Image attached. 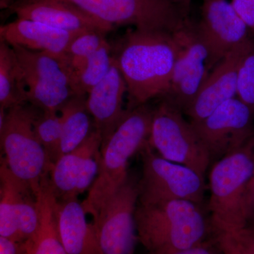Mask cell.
<instances>
[{
    "label": "cell",
    "mask_w": 254,
    "mask_h": 254,
    "mask_svg": "<svg viewBox=\"0 0 254 254\" xmlns=\"http://www.w3.org/2000/svg\"><path fill=\"white\" fill-rule=\"evenodd\" d=\"M177 53L173 33L137 28L127 32L113 55L126 82L127 110L166 95Z\"/></svg>",
    "instance_id": "cell-1"
},
{
    "label": "cell",
    "mask_w": 254,
    "mask_h": 254,
    "mask_svg": "<svg viewBox=\"0 0 254 254\" xmlns=\"http://www.w3.org/2000/svg\"><path fill=\"white\" fill-rule=\"evenodd\" d=\"M128 110L123 122L102 143L99 173L82 202L93 220L126 182L128 160L149 140L155 110L145 104Z\"/></svg>",
    "instance_id": "cell-2"
},
{
    "label": "cell",
    "mask_w": 254,
    "mask_h": 254,
    "mask_svg": "<svg viewBox=\"0 0 254 254\" xmlns=\"http://www.w3.org/2000/svg\"><path fill=\"white\" fill-rule=\"evenodd\" d=\"M138 240L152 254H172L203 243L208 225L200 205L172 200L137 205Z\"/></svg>",
    "instance_id": "cell-3"
},
{
    "label": "cell",
    "mask_w": 254,
    "mask_h": 254,
    "mask_svg": "<svg viewBox=\"0 0 254 254\" xmlns=\"http://www.w3.org/2000/svg\"><path fill=\"white\" fill-rule=\"evenodd\" d=\"M254 170V136L219 159L210 170L209 209L217 233H236L248 225L245 195Z\"/></svg>",
    "instance_id": "cell-4"
},
{
    "label": "cell",
    "mask_w": 254,
    "mask_h": 254,
    "mask_svg": "<svg viewBox=\"0 0 254 254\" xmlns=\"http://www.w3.org/2000/svg\"><path fill=\"white\" fill-rule=\"evenodd\" d=\"M36 108L26 104L6 110L0 126L1 148L5 163L14 177L38 193L42 183L49 177L51 164L35 133Z\"/></svg>",
    "instance_id": "cell-5"
},
{
    "label": "cell",
    "mask_w": 254,
    "mask_h": 254,
    "mask_svg": "<svg viewBox=\"0 0 254 254\" xmlns=\"http://www.w3.org/2000/svg\"><path fill=\"white\" fill-rule=\"evenodd\" d=\"M70 3L103 22L175 33L189 23L187 10L169 0H58Z\"/></svg>",
    "instance_id": "cell-6"
},
{
    "label": "cell",
    "mask_w": 254,
    "mask_h": 254,
    "mask_svg": "<svg viewBox=\"0 0 254 254\" xmlns=\"http://www.w3.org/2000/svg\"><path fill=\"white\" fill-rule=\"evenodd\" d=\"M148 143L163 158L205 177L211 162L208 150L182 112L166 102L154 110Z\"/></svg>",
    "instance_id": "cell-7"
},
{
    "label": "cell",
    "mask_w": 254,
    "mask_h": 254,
    "mask_svg": "<svg viewBox=\"0 0 254 254\" xmlns=\"http://www.w3.org/2000/svg\"><path fill=\"white\" fill-rule=\"evenodd\" d=\"M141 152L143 177L139 184V203L184 200L202 203L204 177L188 167L163 158L153 151L148 143Z\"/></svg>",
    "instance_id": "cell-8"
},
{
    "label": "cell",
    "mask_w": 254,
    "mask_h": 254,
    "mask_svg": "<svg viewBox=\"0 0 254 254\" xmlns=\"http://www.w3.org/2000/svg\"><path fill=\"white\" fill-rule=\"evenodd\" d=\"M177 46L176 60L170 89L164 101L186 113L212 71L208 50L189 22L173 33Z\"/></svg>",
    "instance_id": "cell-9"
},
{
    "label": "cell",
    "mask_w": 254,
    "mask_h": 254,
    "mask_svg": "<svg viewBox=\"0 0 254 254\" xmlns=\"http://www.w3.org/2000/svg\"><path fill=\"white\" fill-rule=\"evenodd\" d=\"M11 46L27 88L28 103L45 111L60 112L73 95L61 60L46 52Z\"/></svg>",
    "instance_id": "cell-10"
},
{
    "label": "cell",
    "mask_w": 254,
    "mask_h": 254,
    "mask_svg": "<svg viewBox=\"0 0 254 254\" xmlns=\"http://www.w3.org/2000/svg\"><path fill=\"white\" fill-rule=\"evenodd\" d=\"M139 185L127 178L93 219L100 254H134L137 235L135 213Z\"/></svg>",
    "instance_id": "cell-11"
},
{
    "label": "cell",
    "mask_w": 254,
    "mask_h": 254,
    "mask_svg": "<svg viewBox=\"0 0 254 254\" xmlns=\"http://www.w3.org/2000/svg\"><path fill=\"white\" fill-rule=\"evenodd\" d=\"M190 124L211 160L222 158L254 136V113L237 97L225 102L199 123Z\"/></svg>",
    "instance_id": "cell-12"
},
{
    "label": "cell",
    "mask_w": 254,
    "mask_h": 254,
    "mask_svg": "<svg viewBox=\"0 0 254 254\" xmlns=\"http://www.w3.org/2000/svg\"><path fill=\"white\" fill-rule=\"evenodd\" d=\"M101 145V135L94 128L82 144L51 165L49 182L58 200L77 198L89 190L99 173Z\"/></svg>",
    "instance_id": "cell-13"
},
{
    "label": "cell",
    "mask_w": 254,
    "mask_h": 254,
    "mask_svg": "<svg viewBox=\"0 0 254 254\" xmlns=\"http://www.w3.org/2000/svg\"><path fill=\"white\" fill-rule=\"evenodd\" d=\"M195 27L208 50L212 70L232 50L253 40L250 28L227 0H203Z\"/></svg>",
    "instance_id": "cell-14"
},
{
    "label": "cell",
    "mask_w": 254,
    "mask_h": 254,
    "mask_svg": "<svg viewBox=\"0 0 254 254\" xmlns=\"http://www.w3.org/2000/svg\"><path fill=\"white\" fill-rule=\"evenodd\" d=\"M254 40L228 53L213 68L186 114L190 123L204 120L225 102L236 98L239 66Z\"/></svg>",
    "instance_id": "cell-15"
},
{
    "label": "cell",
    "mask_w": 254,
    "mask_h": 254,
    "mask_svg": "<svg viewBox=\"0 0 254 254\" xmlns=\"http://www.w3.org/2000/svg\"><path fill=\"white\" fill-rule=\"evenodd\" d=\"M13 11L18 18L38 21L75 34L91 31L108 33L114 28L75 5L58 0H23Z\"/></svg>",
    "instance_id": "cell-16"
},
{
    "label": "cell",
    "mask_w": 254,
    "mask_h": 254,
    "mask_svg": "<svg viewBox=\"0 0 254 254\" xmlns=\"http://www.w3.org/2000/svg\"><path fill=\"white\" fill-rule=\"evenodd\" d=\"M126 93V82L114 58L109 72L92 88L86 98L87 108L95 129L101 135L102 143L113 133L128 113V110L123 107Z\"/></svg>",
    "instance_id": "cell-17"
},
{
    "label": "cell",
    "mask_w": 254,
    "mask_h": 254,
    "mask_svg": "<svg viewBox=\"0 0 254 254\" xmlns=\"http://www.w3.org/2000/svg\"><path fill=\"white\" fill-rule=\"evenodd\" d=\"M79 35L23 18H18L0 28L1 41L10 46L46 52L60 60L64 57L71 42Z\"/></svg>",
    "instance_id": "cell-18"
},
{
    "label": "cell",
    "mask_w": 254,
    "mask_h": 254,
    "mask_svg": "<svg viewBox=\"0 0 254 254\" xmlns=\"http://www.w3.org/2000/svg\"><path fill=\"white\" fill-rule=\"evenodd\" d=\"M77 198L58 200V231L67 254H100L92 223Z\"/></svg>",
    "instance_id": "cell-19"
},
{
    "label": "cell",
    "mask_w": 254,
    "mask_h": 254,
    "mask_svg": "<svg viewBox=\"0 0 254 254\" xmlns=\"http://www.w3.org/2000/svg\"><path fill=\"white\" fill-rule=\"evenodd\" d=\"M40 225L34 235L23 243L26 254H67L58 231L57 199L49 179L42 183L37 193Z\"/></svg>",
    "instance_id": "cell-20"
},
{
    "label": "cell",
    "mask_w": 254,
    "mask_h": 254,
    "mask_svg": "<svg viewBox=\"0 0 254 254\" xmlns=\"http://www.w3.org/2000/svg\"><path fill=\"white\" fill-rule=\"evenodd\" d=\"M63 129L58 158L82 144L94 130L86 105V95H73L59 112Z\"/></svg>",
    "instance_id": "cell-21"
},
{
    "label": "cell",
    "mask_w": 254,
    "mask_h": 254,
    "mask_svg": "<svg viewBox=\"0 0 254 254\" xmlns=\"http://www.w3.org/2000/svg\"><path fill=\"white\" fill-rule=\"evenodd\" d=\"M28 103L27 88L12 47L0 42V108Z\"/></svg>",
    "instance_id": "cell-22"
},
{
    "label": "cell",
    "mask_w": 254,
    "mask_h": 254,
    "mask_svg": "<svg viewBox=\"0 0 254 254\" xmlns=\"http://www.w3.org/2000/svg\"><path fill=\"white\" fill-rule=\"evenodd\" d=\"M111 52V46L108 41L105 42L81 69L69 76L73 95H88L107 76L113 63Z\"/></svg>",
    "instance_id": "cell-23"
},
{
    "label": "cell",
    "mask_w": 254,
    "mask_h": 254,
    "mask_svg": "<svg viewBox=\"0 0 254 254\" xmlns=\"http://www.w3.org/2000/svg\"><path fill=\"white\" fill-rule=\"evenodd\" d=\"M18 179L1 160L0 168V237L19 243L16 223V191Z\"/></svg>",
    "instance_id": "cell-24"
},
{
    "label": "cell",
    "mask_w": 254,
    "mask_h": 254,
    "mask_svg": "<svg viewBox=\"0 0 254 254\" xmlns=\"http://www.w3.org/2000/svg\"><path fill=\"white\" fill-rule=\"evenodd\" d=\"M105 34L101 32H87L76 36L71 42L61 60L68 78L81 69L92 55L104 44L107 41Z\"/></svg>",
    "instance_id": "cell-25"
},
{
    "label": "cell",
    "mask_w": 254,
    "mask_h": 254,
    "mask_svg": "<svg viewBox=\"0 0 254 254\" xmlns=\"http://www.w3.org/2000/svg\"><path fill=\"white\" fill-rule=\"evenodd\" d=\"M58 113L36 108L33 123L37 138L46 150L51 165L57 160L61 141L63 124Z\"/></svg>",
    "instance_id": "cell-26"
},
{
    "label": "cell",
    "mask_w": 254,
    "mask_h": 254,
    "mask_svg": "<svg viewBox=\"0 0 254 254\" xmlns=\"http://www.w3.org/2000/svg\"><path fill=\"white\" fill-rule=\"evenodd\" d=\"M237 97L254 113V44L244 55L239 66Z\"/></svg>",
    "instance_id": "cell-27"
},
{
    "label": "cell",
    "mask_w": 254,
    "mask_h": 254,
    "mask_svg": "<svg viewBox=\"0 0 254 254\" xmlns=\"http://www.w3.org/2000/svg\"><path fill=\"white\" fill-rule=\"evenodd\" d=\"M217 242L223 254H252L234 233H218Z\"/></svg>",
    "instance_id": "cell-28"
},
{
    "label": "cell",
    "mask_w": 254,
    "mask_h": 254,
    "mask_svg": "<svg viewBox=\"0 0 254 254\" xmlns=\"http://www.w3.org/2000/svg\"><path fill=\"white\" fill-rule=\"evenodd\" d=\"M231 4L249 28L254 30V0H232Z\"/></svg>",
    "instance_id": "cell-29"
},
{
    "label": "cell",
    "mask_w": 254,
    "mask_h": 254,
    "mask_svg": "<svg viewBox=\"0 0 254 254\" xmlns=\"http://www.w3.org/2000/svg\"><path fill=\"white\" fill-rule=\"evenodd\" d=\"M245 213L248 225L254 226V170L246 191Z\"/></svg>",
    "instance_id": "cell-30"
},
{
    "label": "cell",
    "mask_w": 254,
    "mask_h": 254,
    "mask_svg": "<svg viewBox=\"0 0 254 254\" xmlns=\"http://www.w3.org/2000/svg\"><path fill=\"white\" fill-rule=\"evenodd\" d=\"M0 254H26L23 244L0 237Z\"/></svg>",
    "instance_id": "cell-31"
},
{
    "label": "cell",
    "mask_w": 254,
    "mask_h": 254,
    "mask_svg": "<svg viewBox=\"0 0 254 254\" xmlns=\"http://www.w3.org/2000/svg\"><path fill=\"white\" fill-rule=\"evenodd\" d=\"M235 235L238 237L241 242L247 247L251 253L254 254V226L247 225L240 231L236 232Z\"/></svg>",
    "instance_id": "cell-32"
},
{
    "label": "cell",
    "mask_w": 254,
    "mask_h": 254,
    "mask_svg": "<svg viewBox=\"0 0 254 254\" xmlns=\"http://www.w3.org/2000/svg\"><path fill=\"white\" fill-rule=\"evenodd\" d=\"M172 254H217L208 246L202 243L199 245L194 246L187 250L180 251Z\"/></svg>",
    "instance_id": "cell-33"
},
{
    "label": "cell",
    "mask_w": 254,
    "mask_h": 254,
    "mask_svg": "<svg viewBox=\"0 0 254 254\" xmlns=\"http://www.w3.org/2000/svg\"><path fill=\"white\" fill-rule=\"evenodd\" d=\"M169 1H171L174 4L181 6L187 9H188L189 5L190 3V0H169Z\"/></svg>",
    "instance_id": "cell-34"
},
{
    "label": "cell",
    "mask_w": 254,
    "mask_h": 254,
    "mask_svg": "<svg viewBox=\"0 0 254 254\" xmlns=\"http://www.w3.org/2000/svg\"><path fill=\"white\" fill-rule=\"evenodd\" d=\"M11 1V0H0V7L1 9L9 7Z\"/></svg>",
    "instance_id": "cell-35"
}]
</instances>
